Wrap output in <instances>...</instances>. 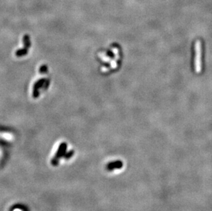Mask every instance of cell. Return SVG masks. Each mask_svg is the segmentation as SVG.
Instances as JSON below:
<instances>
[{
	"mask_svg": "<svg viewBox=\"0 0 212 211\" xmlns=\"http://www.w3.org/2000/svg\"><path fill=\"white\" fill-rule=\"evenodd\" d=\"M72 155H73V152H70L69 154H68V155H66V156H65L66 159H69L70 158H71V157L72 156Z\"/></svg>",
	"mask_w": 212,
	"mask_h": 211,
	"instance_id": "277c9868",
	"label": "cell"
},
{
	"mask_svg": "<svg viewBox=\"0 0 212 211\" xmlns=\"http://www.w3.org/2000/svg\"><path fill=\"white\" fill-rule=\"evenodd\" d=\"M65 149H66V145L62 144L57 152V156L52 160V164L53 166H57V165L58 164V161H59V158L60 157H62V155L64 154Z\"/></svg>",
	"mask_w": 212,
	"mask_h": 211,
	"instance_id": "7a4b0ae2",
	"label": "cell"
},
{
	"mask_svg": "<svg viewBox=\"0 0 212 211\" xmlns=\"http://www.w3.org/2000/svg\"><path fill=\"white\" fill-rule=\"evenodd\" d=\"M123 167V163L122 161L117 160L115 161V162L110 163L107 166V169L109 171H113L114 169H121Z\"/></svg>",
	"mask_w": 212,
	"mask_h": 211,
	"instance_id": "3957f363",
	"label": "cell"
},
{
	"mask_svg": "<svg viewBox=\"0 0 212 211\" xmlns=\"http://www.w3.org/2000/svg\"><path fill=\"white\" fill-rule=\"evenodd\" d=\"M201 55H202V47H201L200 40H197L195 43V71L197 74L200 73L202 69V62H201Z\"/></svg>",
	"mask_w": 212,
	"mask_h": 211,
	"instance_id": "6da1fadb",
	"label": "cell"
}]
</instances>
